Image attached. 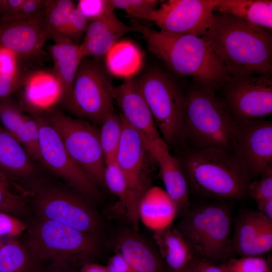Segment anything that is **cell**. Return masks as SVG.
<instances>
[{
	"instance_id": "obj_1",
	"label": "cell",
	"mask_w": 272,
	"mask_h": 272,
	"mask_svg": "<svg viewBox=\"0 0 272 272\" xmlns=\"http://www.w3.org/2000/svg\"><path fill=\"white\" fill-rule=\"evenodd\" d=\"M201 37L222 62L230 79L271 75V30L214 11Z\"/></svg>"
},
{
	"instance_id": "obj_2",
	"label": "cell",
	"mask_w": 272,
	"mask_h": 272,
	"mask_svg": "<svg viewBox=\"0 0 272 272\" xmlns=\"http://www.w3.org/2000/svg\"><path fill=\"white\" fill-rule=\"evenodd\" d=\"M149 51L176 74L190 76L197 84L216 90L230 78L224 65L201 37L157 31L136 21Z\"/></svg>"
},
{
	"instance_id": "obj_3",
	"label": "cell",
	"mask_w": 272,
	"mask_h": 272,
	"mask_svg": "<svg viewBox=\"0 0 272 272\" xmlns=\"http://www.w3.org/2000/svg\"><path fill=\"white\" fill-rule=\"evenodd\" d=\"M179 161L188 186L198 194L221 199H239L248 194L250 179L228 151L192 148Z\"/></svg>"
},
{
	"instance_id": "obj_4",
	"label": "cell",
	"mask_w": 272,
	"mask_h": 272,
	"mask_svg": "<svg viewBox=\"0 0 272 272\" xmlns=\"http://www.w3.org/2000/svg\"><path fill=\"white\" fill-rule=\"evenodd\" d=\"M186 96L184 140L192 148H218L230 152L236 119L225 102L215 90L199 84Z\"/></svg>"
},
{
	"instance_id": "obj_5",
	"label": "cell",
	"mask_w": 272,
	"mask_h": 272,
	"mask_svg": "<svg viewBox=\"0 0 272 272\" xmlns=\"http://www.w3.org/2000/svg\"><path fill=\"white\" fill-rule=\"evenodd\" d=\"M232 222L228 206L206 203L189 208L176 228L196 256L215 263L232 253Z\"/></svg>"
},
{
	"instance_id": "obj_6",
	"label": "cell",
	"mask_w": 272,
	"mask_h": 272,
	"mask_svg": "<svg viewBox=\"0 0 272 272\" xmlns=\"http://www.w3.org/2000/svg\"><path fill=\"white\" fill-rule=\"evenodd\" d=\"M135 80L167 145L184 140L186 96L179 84L167 73L157 68L147 71Z\"/></svg>"
},
{
	"instance_id": "obj_7",
	"label": "cell",
	"mask_w": 272,
	"mask_h": 272,
	"mask_svg": "<svg viewBox=\"0 0 272 272\" xmlns=\"http://www.w3.org/2000/svg\"><path fill=\"white\" fill-rule=\"evenodd\" d=\"M98 245L96 234L39 217L29 228L25 246L40 262L51 261L70 265L73 261L92 256Z\"/></svg>"
},
{
	"instance_id": "obj_8",
	"label": "cell",
	"mask_w": 272,
	"mask_h": 272,
	"mask_svg": "<svg viewBox=\"0 0 272 272\" xmlns=\"http://www.w3.org/2000/svg\"><path fill=\"white\" fill-rule=\"evenodd\" d=\"M115 86L101 62L84 57L79 65L66 109L81 119L100 125L114 112Z\"/></svg>"
},
{
	"instance_id": "obj_9",
	"label": "cell",
	"mask_w": 272,
	"mask_h": 272,
	"mask_svg": "<svg viewBox=\"0 0 272 272\" xmlns=\"http://www.w3.org/2000/svg\"><path fill=\"white\" fill-rule=\"evenodd\" d=\"M41 114L56 130L73 160L97 186H105V163L99 131L94 124L55 108Z\"/></svg>"
},
{
	"instance_id": "obj_10",
	"label": "cell",
	"mask_w": 272,
	"mask_h": 272,
	"mask_svg": "<svg viewBox=\"0 0 272 272\" xmlns=\"http://www.w3.org/2000/svg\"><path fill=\"white\" fill-rule=\"evenodd\" d=\"M31 194L39 217L64 224L78 230L96 234L98 217L84 199L65 189L36 183Z\"/></svg>"
},
{
	"instance_id": "obj_11",
	"label": "cell",
	"mask_w": 272,
	"mask_h": 272,
	"mask_svg": "<svg viewBox=\"0 0 272 272\" xmlns=\"http://www.w3.org/2000/svg\"><path fill=\"white\" fill-rule=\"evenodd\" d=\"M230 153L251 179L272 168V123L263 118L236 122Z\"/></svg>"
},
{
	"instance_id": "obj_12",
	"label": "cell",
	"mask_w": 272,
	"mask_h": 272,
	"mask_svg": "<svg viewBox=\"0 0 272 272\" xmlns=\"http://www.w3.org/2000/svg\"><path fill=\"white\" fill-rule=\"evenodd\" d=\"M27 112L38 125L39 160L83 196L96 198L99 193L97 186L70 156L56 130L41 114Z\"/></svg>"
},
{
	"instance_id": "obj_13",
	"label": "cell",
	"mask_w": 272,
	"mask_h": 272,
	"mask_svg": "<svg viewBox=\"0 0 272 272\" xmlns=\"http://www.w3.org/2000/svg\"><path fill=\"white\" fill-rule=\"evenodd\" d=\"M218 0H169L144 18L160 30L201 37L208 29Z\"/></svg>"
},
{
	"instance_id": "obj_14",
	"label": "cell",
	"mask_w": 272,
	"mask_h": 272,
	"mask_svg": "<svg viewBox=\"0 0 272 272\" xmlns=\"http://www.w3.org/2000/svg\"><path fill=\"white\" fill-rule=\"evenodd\" d=\"M225 103L235 119H261L272 113L271 75H252L229 79L224 85Z\"/></svg>"
},
{
	"instance_id": "obj_15",
	"label": "cell",
	"mask_w": 272,
	"mask_h": 272,
	"mask_svg": "<svg viewBox=\"0 0 272 272\" xmlns=\"http://www.w3.org/2000/svg\"><path fill=\"white\" fill-rule=\"evenodd\" d=\"M43 16L23 20L0 19V48L12 51L21 68L46 57L43 50L47 40Z\"/></svg>"
},
{
	"instance_id": "obj_16",
	"label": "cell",
	"mask_w": 272,
	"mask_h": 272,
	"mask_svg": "<svg viewBox=\"0 0 272 272\" xmlns=\"http://www.w3.org/2000/svg\"><path fill=\"white\" fill-rule=\"evenodd\" d=\"M114 99L121 110L120 114L142 135L149 151L169 147L157 128L135 79H125L115 86Z\"/></svg>"
},
{
	"instance_id": "obj_17",
	"label": "cell",
	"mask_w": 272,
	"mask_h": 272,
	"mask_svg": "<svg viewBox=\"0 0 272 272\" xmlns=\"http://www.w3.org/2000/svg\"><path fill=\"white\" fill-rule=\"evenodd\" d=\"M119 115L122 130L115 161L130 186L142 196L151 167L156 162L142 135Z\"/></svg>"
},
{
	"instance_id": "obj_18",
	"label": "cell",
	"mask_w": 272,
	"mask_h": 272,
	"mask_svg": "<svg viewBox=\"0 0 272 272\" xmlns=\"http://www.w3.org/2000/svg\"><path fill=\"white\" fill-rule=\"evenodd\" d=\"M137 28L122 22L115 12L106 19L89 22L79 47L83 57L101 62L123 36Z\"/></svg>"
},
{
	"instance_id": "obj_19",
	"label": "cell",
	"mask_w": 272,
	"mask_h": 272,
	"mask_svg": "<svg viewBox=\"0 0 272 272\" xmlns=\"http://www.w3.org/2000/svg\"><path fill=\"white\" fill-rule=\"evenodd\" d=\"M0 123L25 148L33 160H39V127L21 103L9 96L0 98Z\"/></svg>"
},
{
	"instance_id": "obj_20",
	"label": "cell",
	"mask_w": 272,
	"mask_h": 272,
	"mask_svg": "<svg viewBox=\"0 0 272 272\" xmlns=\"http://www.w3.org/2000/svg\"><path fill=\"white\" fill-rule=\"evenodd\" d=\"M23 88L22 103L27 111L42 113L62 103V89L53 72H29Z\"/></svg>"
},
{
	"instance_id": "obj_21",
	"label": "cell",
	"mask_w": 272,
	"mask_h": 272,
	"mask_svg": "<svg viewBox=\"0 0 272 272\" xmlns=\"http://www.w3.org/2000/svg\"><path fill=\"white\" fill-rule=\"evenodd\" d=\"M152 156L158 165L165 191L176 206L178 214L189 209L188 184L179 160L169 153V149L157 151Z\"/></svg>"
},
{
	"instance_id": "obj_22",
	"label": "cell",
	"mask_w": 272,
	"mask_h": 272,
	"mask_svg": "<svg viewBox=\"0 0 272 272\" xmlns=\"http://www.w3.org/2000/svg\"><path fill=\"white\" fill-rule=\"evenodd\" d=\"M177 215L176 205L165 190L160 187L147 189L140 199V221L153 231L170 226Z\"/></svg>"
},
{
	"instance_id": "obj_23",
	"label": "cell",
	"mask_w": 272,
	"mask_h": 272,
	"mask_svg": "<svg viewBox=\"0 0 272 272\" xmlns=\"http://www.w3.org/2000/svg\"><path fill=\"white\" fill-rule=\"evenodd\" d=\"M50 47V55L54 63L53 71L62 89V103L67 102L80 62L84 58L79 45L65 37L54 41Z\"/></svg>"
},
{
	"instance_id": "obj_24",
	"label": "cell",
	"mask_w": 272,
	"mask_h": 272,
	"mask_svg": "<svg viewBox=\"0 0 272 272\" xmlns=\"http://www.w3.org/2000/svg\"><path fill=\"white\" fill-rule=\"evenodd\" d=\"M164 265L172 271L188 266L196 257L179 231L170 226L154 231L153 236Z\"/></svg>"
},
{
	"instance_id": "obj_25",
	"label": "cell",
	"mask_w": 272,
	"mask_h": 272,
	"mask_svg": "<svg viewBox=\"0 0 272 272\" xmlns=\"http://www.w3.org/2000/svg\"><path fill=\"white\" fill-rule=\"evenodd\" d=\"M117 248L134 272H165L158 252L136 235L122 234L118 239Z\"/></svg>"
},
{
	"instance_id": "obj_26",
	"label": "cell",
	"mask_w": 272,
	"mask_h": 272,
	"mask_svg": "<svg viewBox=\"0 0 272 272\" xmlns=\"http://www.w3.org/2000/svg\"><path fill=\"white\" fill-rule=\"evenodd\" d=\"M23 146L0 123V171L8 177L28 178L36 167Z\"/></svg>"
},
{
	"instance_id": "obj_27",
	"label": "cell",
	"mask_w": 272,
	"mask_h": 272,
	"mask_svg": "<svg viewBox=\"0 0 272 272\" xmlns=\"http://www.w3.org/2000/svg\"><path fill=\"white\" fill-rule=\"evenodd\" d=\"M266 219L259 211L246 210L239 213L234 224L231 237L232 253L241 257L258 256L257 238Z\"/></svg>"
},
{
	"instance_id": "obj_28",
	"label": "cell",
	"mask_w": 272,
	"mask_h": 272,
	"mask_svg": "<svg viewBox=\"0 0 272 272\" xmlns=\"http://www.w3.org/2000/svg\"><path fill=\"white\" fill-rule=\"evenodd\" d=\"M104 180L105 186L119 198L128 219L137 231L140 222L139 205L142 196L130 186L115 161L106 164Z\"/></svg>"
},
{
	"instance_id": "obj_29",
	"label": "cell",
	"mask_w": 272,
	"mask_h": 272,
	"mask_svg": "<svg viewBox=\"0 0 272 272\" xmlns=\"http://www.w3.org/2000/svg\"><path fill=\"white\" fill-rule=\"evenodd\" d=\"M214 11L228 13L271 30L272 1L218 0Z\"/></svg>"
},
{
	"instance_id": "obj_30",
	"label": "cell",
	"mask_w": 272,
	"mask_h": 272,
	"mask_svg": "<svg viewBox=\"0 0 272 272\" xmlns=\"http://www.w3.org/2000/svg\"><path fill=\"white\" fill-rule=\"evenodd\" d=\"M143 56L138 47L128 40L118 41L104 59L108 73L125 79L132 77L140 69Z\"/></svg>"
},
{
	"instance_id": "obj_31",
	"label": "cell",
	"mask_w": 272,
	"mask_h": 272,
	"mask_svg": "<svg viewBox=\"0 0 272 272\" xmlns=\"http://www.w3.org/2000/svg\"><path fill=\"white\" fill-rule=\"evenodd\" d=\"M25 246L11 239L0 249V272H42Z\"/></svg>"
},
{
	"instance_id": "obj_32",
	"label": "cell",
	"mask_w": 272,
	"mask_h": 272,
	"mask_svg": "<svg viewBox=\"0 0 272 272\" xmlns=\"http://www.w3.org/2000/svg\"><path fill=\"white\" fill-rule=\"evenodd\" d=\"M75 7L72 0H45L43 23L47 40L54 41L65 37L64 32L67 18Z\"/></svg>"
},
{
	"instance_id": "obj_33",
	"label": "cell",
	"mask_w": 272,
	"mask_h": 272,
	"mask_svg": "<svg viewBox=\"0 0 272 272\" xmlns=\"http://www.w3.org/2000/svg\"><path fill=\"white\" fill-rule=\"evenodd\" d=\"M100 125V142L106 165L116 159L122 130L121 117L113 112L108 115Z\"/></svg>"
},
{
	"instance_id": "obj_34",
	"label": "cell",
	"mask_w": 272,
	"mask_h": 272,
	"mask_svg": "<svg viewBox=\"0 0 272 272\" xmlns=\"http://www.w3.org/2000/svg\"><path fill=\"white\" fill-rule=\"evenodd\" d=\"M23 196L13 192L8 177L0 171V211L17 217L25 209Z\"/></svg>"
},
{
	"instance_id": "obj_35",
	"label": "cell",
	"mask_w": 272,
	"mask_h": 272,
	"mask_svg": "<svg viewBox=\"0 0 272 272\" xmlns=\"http://www.w3.org/2000/svg\"><path fill=\"white\" fill-rule=\"evenodd\" d=\"M221 265L225 272H270L266 260L259 256L230 259Z\"/></svg>"
},
{
	"instance_id": "obj_36",
	"label": "cell",
	"mask_w": 272,
	"mask_h": 272,
	"mask_svg": "<svg viewBox=\"0 0 272 272\" xmlns=\"http://www.w3.org/2000/svg\"><path fill=\"white\" fill-rule=\"evenodd\" d=\"M76 7L89 22L106 19L114 13L109 0H80Z\"/></svg>"
},
{
	"instance_id": "obj_37",
	"label": "cell",
	"mask_w": 272,
	"mask_h": 272,
	"mask_svg": "<svg viewBox=\"0 0 272 272\" xmlns=\"http://www.w3.org/2000/svg\"><path fill=\"white\" fill-rule=\"evenodd\" d=\"M113 9L124 10L130 16L144 19L151 11L156 8L159 1L156 0H109Z\"/></svg>"
},
{
	"instance_id": "obj_38",
	"label": "cell",
	"mask_w": 272,
	"mask_h": 272,
	"mask_svg": "<svg viewBox=\"0 0 272 272\" xmlns=\"http://www.w3.org/2000/svg\"><path fill=\"white\" fill-rule=\"evenodd\" d=\"M89 21L75 7L70 12L64 29V36L77 45L83 37Z\"/></svg>"
},
{
	"instance_id": "obj_39",
	"label": "cell",
	"mask_w": 272,
	"mask_h": 272,
	"mask_svg": "<svg viewBox=\"0 0 272 272\" xmlns=\"http://www.w3.org/2000/svg\"><path fill=\"white\" fill-rule=\"evenodd\" d=\"M248 194L256 202L272 198V168L262 174L259 179L250 182Z\"/></svg>"
},
{
	"instance_id": "obj_40",
	"label": "cell",
	"mask_w": 272,
	"mask_h": 272,
	"mask_svg": "<svg viewBox=\"0 0 272 272\" xmlns=\"http://www.w3.org/2000/svg\"><path fill=\"white\" fill-rule=\"evenodd\" d=\"M29 72L24 68H20L13 74H0V98L9 96L21 89Z\"/></svg>"
},
{
	"instance_id": "obj_41",
	"label": "cell",
	"mask_w": 272,
	"mask_h": 272,
	"mask_svg": "<svg viewBox=\"0 0 272 272\" xmlns=\"http://www.w3.org/2000/svg\"><path fill=\"white\" fill-rule=\"evenodd\" d=\"M45 8V0H24L15 14L7 19L23 20L43 16Z\"/></svg>"
},
{
	"instance_id": "obj_42",
	"label": "cell",
	"mask_w": 272,
	"mask_h": 272,
	"mask_svg": "<svg viewBox=\"0 0 272 272\" xmlns=\"http://www.w3.org/2000/svg\"><path fill=\"white\" fill-rule=\"evenodd\" d=\"M26 228V224L17 217L0 211V237L18 235Z\"/></svg>"
},
{
	"instance_id": "obj_43",
	"label": "cell",
	"mask_w": 272,
	"mask_h": 272,
	"mask_svg": "<svg viewBox=\"0 0 272 272\" xmlns=\"http://www.w3.org/2000/svg\"><path fill=\"white\" fill-rule=\"evenodd\" d=\"M272 248V220L266 219L258 234L257 241V255L265 254Z\"/></svg>"
},
{
	"instance_id": "obj_44",
	"label": "cell",
	"mask_w": 272,
	"mask_h": 272,
	"mask_svg": "<svg viewBox=\"0 0 272 272\" xmlns=\"http://www.w3.org/2000/svg\"><path fill=\"white\" fill-rule=\"evenodd\" d=\"M20 68L16 55L7 49L0 48V74H13Z\"/></svg>"
},
{
	"instance_id": "obj_45",
	"label": "cell",
	"mask_w": 272,
	"mask_h": 272,
	"mask_svg": "<svg viewBox=\"0 0 272 272\" xmlns=\"http://www.w3.org/2000/svg\"><path fill=\"white\" fill-rule=\"evenodd\" d=\"M108 272H134L120 253L117 251L108 260Z\"/></svg>"
},
{
	"instance_id": "obj_46",
	"label": "cell",
	"mask_w": 272,
	"mask_h": 272,
	"mask_svg": "<svg viewBox=\"0 0 272 272\" xmlns=\"http://www.w3.org/2000/svg\"><path fill=\"white\" fill-rule=\"evenodd\" d=\"M24 0H3L0 19H7L14 16Z\"/></svg>"
},
{
	"instance_id": "obj_47",
	"label": "cell",
	"mask_w": 272,
	"mask_h": 272,
	"mask_svg": "<svg viewBox=\"0 0 272 272\" xmlns=\"http://www.w3.org/2000/svg\"><path fill=\"white\" fill-rule=\"evenodd\" d=\"M256 203L259 211L269 220H272V198L259 201Z\"/></svg>"
},
{
	"instance_id": "obj_48",
	"label": "cell",
	"mask_w": 272,
	"mask_h": 272,
	"mask_svg": "<svg viewBox=\"0 0 272 272\" xmlns=\"http://www.w3.org/2000/svg\"><path fill=\"white\" fill-rule=\"evenodd\" d=\"M79 272H108V270L106 265L87 263L81 268Z\"/></svg>"
},
{
	"instance_id": "obj_49",
	"label": "cell",
	"mask_w": 272,
	"mask_h": 272,
	"mask_svg": "<svg viewBox=\"0 0 272 272\" xmlns=\"http://www.w3.org/2000/svg\"><path fill=\"white\" fill-rule=\"evenodd\" d=\"M43 272H72V271L68 264L52 262L51 264Z\"/></svg>"
},
{
	"instance_id": "obj_50",
	"label": "cell",
	"mask_w": 272,
	"mask_h": 272,
	"mask_svg": "<svg viewBox=\"0 0 272 272\" xmlns=\"http://www.w3.org/2000/svg\"><path fill=\"white\" fill-rule=\"evenodd\" d=\"M193 261L186 267L185 268L178 271H172L168 270V272H194L193 267Z\"/></svg>"
},
{
	"instance_id": "obj_51",
	"label": "cell",
	"mask_w": 272,
	"mask_h": 272,
	"mask_svg": "<svg viewBox=\"0 0 272 272\" xmlns=\"http://www.w3.org/2000/svg\"><path fill=\"white\" fill-rule=\"evenodd\" d=\"M4 244H5V243H4V242L3 241V240H2V239L0 237V249L4 246Z\"/></svg>"
},
{
	"instance_id": "obj_52",
	"label": "cell",
	"mask_w": 272,
	"mask_h": 272,
	"mask_svg": "<svg viewBox=\"0 0 272 272\" xmlns=\"http://www.w3.org/2000/svg\"><path fill=\"white\" fill-rule=\"evenodd\" d=\"M3 2V0H0V14H1V8H2Z\"/></svg>"
}]
</instances>
